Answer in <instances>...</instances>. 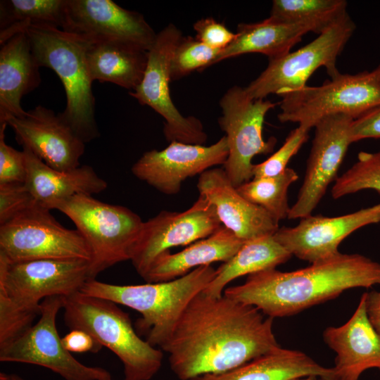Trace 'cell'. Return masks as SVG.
Returning a JSON list of instances; mask_svg holds the SVG:
<instances>
[{
	"instance_id": "e0dca14e",
	"label": "cell",
	"mask_w": 380,
	"mask_h": 380,
	"mask_svg": "<svg viewBox=\"0 0 380 380\" xmlns=\"http://www.w3.org/2000/svg\"><path fill=\"white\" fill-rule=\"evenodd\" d=\"M87 41H120L149 50L157 33L141 13L111 0H66L61 29Z\"/></svg>"
},
{
	"instance_id": "7bdbcfd3",
	"label": "cell",
	"mask_w": 380,
	"mask_h": 380,
	"mask_svg": "<svg viewBox=\"0 0 380 380\" xmlns=\"http://www.w3.org/2000/svg\"><path fill=\"white\" fill-rule=\"evenodd\" d=\"M378 66H379V68H380V64H379Z\"/></svg>"
},
{
	"instance_id": "3957f363",
	"label": "cell",
	"mask_w": 380,
	"mask_h": 380,
	"mask_svg": "<svg viewBox=\"0 0 380 380\" xmlns=\"http://www.w3.org/2000/svg\"><path fill=\"white\" fill-rule=\"evenodd\" d=\"M211 265L197 267L173 280L137 285H117L89 279L80 291L111 300L139 312L137 333L145 334L151 346L162 348L170 339L190 302L213 279Z\"/></svg>"
},
{
	"instance_id": "9a60e30c",
	"label": "cell",
	"mask_w": 380,
	"mask_h": 380,
	"mask_svg": "<svg viewBox=\"0 0 380 380\" xmlns=\"http://www.w3.org/2000/svg\"><path fill=\"white\" fill-rule=\"evenodd\" d=\"M353 120L346 115H331L320 119L315 125V137L305 178L296 201L290 208L289 219L310 215L330 183L336 179L351 144L349 129Z\"/></svg>"
},
{
	"instance_id": "7c38bea8",
	"label": "cell",
	"mask_w": 380,
	"mask_h": 380,
	"mask_svg": "<svg viewBox=\"0 0 380 380\" xmlns=\"http://www.w3.org/2000/svg\"><path fill=\"white\" fill-rule=\"evenodd\" d=\"M182 37L181 31L174 24H169L157 33L148 51L144 77L129 94L164 118L163 132L167 141L203 145L208 137L201 120L194 116H183L170 96L171 61Z\"/></svg>"
},
{
	"instance_id": "836d02e7",
	"label": "cell",
	"mask_w": 380,
	"mask_h": 380,
	"mask_svg": "<svg viewBox=\"0 0 380 380\" xmlns=\"http://www.w3.org/2000/svg\"><path fill=\"white\" fill-rule=\"evenodd\" d=\"M310 129L298 125L292 130L283 145L265 161L253 164V178L272 177L281 173L291 158L295 156L308 138Z\"/></svg>"
},
{
	"instance_id": "e575fe53",
	"label": "cell",
	"mask_w": 380,
	"mask_h": 380,
	"mask_svg": "<svg viewBox=\"0 0 380 380\" xmlns=\"http://www.w3.org/2000/svg\"><path fill=\"white\" fill-rule=\"evenodd\" d=\"M36 203L25 182L0 183V225Z\"/></svg>"
},
{
	"instance_id": "ba28073f",
	"label": "cell",
	"mask_w": 380,
	"mask_h": 380,
	"mask_svg": "<svg viewBox=\"0 0 380 380\" xmlns=\"http://www.w3.org/2000/svg\"><path fill=\"white\" fill-rule=\"evenodd\" d=\"M281 122H297L310 129L322 118L337 114L355 119L380 105V68L350 75L339 73L317 87L281 91L279 94Z\"/></svg>"
},
{
	"instance_id": "74e56055",
	"label": "cell",
	"mask_w": 380,
	"mask_h": 380,
	"mask_svg": "<svg viewBox=\"0 0 380 380\" xmlns=\"http://www.w3.org/2000/svg\"><path fill=\"white\" fill-rule=\"evenodd\" d=\"M349 138L351 144L365 139L380 138V105L353 120Z\"/></svg>"
},
{
	"instance_id": "4dcf8cb0",
	"label": "cell",
	"mask_w": 380,
	"mask_h": 380,
	"mask_svg": "<svg viewBox=\"0 0 380 380\" xmlns=\"http://www.w3.org/2000/svg\"><path fill=\"white\" fill-rule=\"evenodd\" d=\"M298 178L294 170L286 167L277 175L253 178L236 189L246 199L264 208L279 222L288 218L291 208L288 189Z\"/></svg>"
},
{
	"instance_id": "ffe728a7",
	"label": "cell",
	"mask_w": 380,
	"mask_h": 380,
	"mask_svg": "<svg viewBox=\"0 0 380 380\" xmlns=\"http://www.w3.org/2000/svg\"><path fill=\"white\" fill-rule=\"evenodd\" d=\"M197 188L215 207L222 226L242 241L272 235L279 229V222L264 208L240 194L223 168H210L200 175Z\"/></svg>"
},
{
	"instance_id": "83f0119b",
	"label": "cell",
	"mask_w": 380,
	"mask_h": 380,
	"mask_svg": "<svg viewBox=\"0 0 380 380\" xmlns=\"http://www.w3.org/2000/svg\"><path fill=\"white\" fill-rule=\"evenodd\" d=\"M291 256L273 234L246 241L234 255L216 270L215 277L203 293L213 298L221 297L226 286L234 279L275 268Z\"/></svg>"
},
{
	"instance_id": "44dd1931",
	"label": "cell",
	"mask_w": 380,
	"mask_h": 380,
	"mask_svg": "<svg viewBox=\"0 0 380 380\" xmlns=\"http://www.w3.org/2000/svg\"><path fill=\"white\" fill-rule=\"evenodd\" d=\"M323 338L336 353L333 368L338 380H359L370 368L380 371V337L367 319L364 293L351 317L326 328Z\"/></svg>"
},
{
	"instance_id": "603a6c76",
	"label": "cell",
	"mask_w": 380,
	"mask_h": 380,
	"mask_svg": "<svg viewBox=\"0 0 380 380\" xmlns=\"http://www.w3.org/2000/svg\"><path fill=\"white\" fill-rule=\"evenodd\" d=\"M39 68L26 32L14 35L1 45L0 125L25 113L21 99L41 83Z\"/></svg>"
},
{
	"instance_id": "4316f807",
	"label": "cell",
	"mask_w": 380,
	"mask_h": 380,
	"mask_svg": "<svg viewBox=\"0 0 380 380\" xmlns=\"http://www.w3.org/2000/svg\"><path fill=\"white\" fill-rule=\"evenodd\" d=\"M309 32L303 25L283 23L270 17L258 23L239 24L236 37L220 52L212 65L249 53L264 54L269 60L281 57L290 53Z\"/></svg>"
},
{
	"instance_id": "8992f818",
	"label": "cell",
	"mask_w": 380,
	"mask_h": 380,
	"mask_svg": "<svg viewBox=\"0 0 380 380\" xmlns=\"http://www.w3.org/2000/svg\"><path fill=\"white\" fill-rule=\"evenodd\" d=\"M63 318L71 329L91 334L116 355L124 366V380H150L162 367V350L142 339L129 314L118 304L77 291L64 297Z\"/></svg>"
},
{
	"instance_id": "30bf717a",
	"label": "cell",
	"mask_w": 380,
	"mask_h": 380,
	"mask_svg": "<svg viewBox=\"0 0 380 380\" xmlns=\"http://www.w3.org/2000/svg\"><path fill=\"white\" fill-rule=\"evenodd\" d=\"M355 25L346 13L341 19L319 34L309 44L281 57L269 60L267 67L246 87L248 96L264 99L272 94L299 89L319 68H326L333 78L340 72L336 64L338 56L353 35Z\"/></svg>"
},
{
	"instance_id": "2e32d148",
	"label": "cell",
	"mask_w": 380,
	"mask_h": 380,
	"mask_svg": "<svg viewBox=\"0 0 380 380\" xmlns=\"http://www.w3.org/2000/svg\"><path fill=\"white\" fill-rule=\"evenodd\" d=\"M228 153L225 136L210 146L173 141L164 149L145 152L132 165V172L160 192L175 195L187 178L224 165Z\"/></svg>"
},
{
	"instance_id": "5b68a950",
	"label": "cell",
	"mask_w": 380,
	"mask_h": 380,
	"mask_svg": "<svg viewBox=\"0 0 380 380\" xmlns=\"http://www.w3.org/2000/svg\"><path fill=\"white\" fill-rule=\"evenodd\" d=\"M25 32L39 67L53 70L63 85L66 106L61 119L84 143L99 137L86 41L50 25L30 26Z\"/></svg>"
},
{
	"instance_id": "484cf974",
	"label": "cell",
	"mask_w": 380,
	"mask_h": 380,
	"mask_svg": "<svg viewBox=\"0 0 380 380\" xmlns=\"http://www.w3.org/2000/svg\"><path fill=\"white\" fill-rule=\"evenodd\" d=\"M85 41L86 61L93 82H110L133 91L139 85L148 50L125 42Z\"/></svg>"
},
{
	"instance_id": "b9f144b4",
	"label": "cell",
	"mask_w": 380,
	"mask_h": 380,
	"mask_svg": "<svg viewBox=\"0 0 380 380\" xmlns=\"http://www.w3.org/2000/svg\"><path fill=\"white\" fill-rule=\"evenodd\" d=\"M317 379L316 377L308 376V377L301 378V379H296V380H317Z\"/></svg>"
},
{
	"instance_id": "6da1fadb",
	"label": "cell",
	"mask_w": 380,
	"mask_h": 380,
	"mask_svg": "<svg viewBox=\"0 0 380 380\" xmlns=\"http://www.w3.org/2000/svg\"><path fill=\"white\" fill-rule=\"evenodd\" d=\"M272 325L273 318L265 317L254 306L201 292L162 350L181 380L220 374L279 347Z\"/></svg>"
},
{
	"instance_id": "277c9868",
	"label": "cell",
	"mask_w": 380,
	"mask_h": 380,
	"mask_svg": "<svg viewBox=\"0 0 380 380\" xmlns=\"http://www.w3.org/2000/svg\"><path fill=\"white\" fill-rule=\"evenodd\" d=\"M90 279L89 261L35 260L10 262L0 259V324L25 331L41 313V300L80 291Z\"/></svg>"
},
{
	"instance_id": "7402d4cb",
	"label": "cell",
	"mask_w": 380,
	"mask_h": 380,
	"mask_svg": "<svg viewBox=\"0 0 380 380\" xmlns=\"http://www.w3.org/2000/svg\"><path fill=\"white\" fill-rule=\"evenodd\" d=\"M26 162L25 183L35 201L49 210L80 194L92 196L103 191L108 183L89 165L61 171L47 165L32 152L23 148Z\"/></svg>"
},
{
	"instance_id": "7a4b0ae2",
	"label": "cell",
	"mask_w": 380,
	"mask_h": 380,
	"mask_svg": "<svg viewBox=\"0 0 380 380\" xmlns=\"http://www.w3.org/2000/svg\"><path fill=\"white\" fill-rule=\"evenodd\" d=\"M380 284V264L360 254L341 253L292 272L275 268L248 276L224 295L255 307L267 317H283L335 298L344 291Z\"/></svg>"
},
{
	"instance_id": "f1b7e54d",
	"label": "cell",
	"mask_w": 380,
	"mask_h": 380,
	"mask_svg": "<svg viewBox=\"0 0 380 380\" xmlns=\"http://www.w3.org/2000/svg\"><path fill=\"white\" fill-rule=\"evenodd\" d=\"M66 0H1L0 45L33 25L62 29L65 20Z\"/></svg>"
},
{
	"instance_id": "f546056e",
	"label": "cell",
	"mask_w": 380,
	"mask_h": 380,
	"mask_svg": "<svg viewBox=\"0 0 380 380\" xmlns=\"http://www.w3.org/2000/svg\"><path fill=\"white\" fill-rule=\"evenodd\" d=\"M345 0H274L270 17L320 34L347 13Z\"/></svg>"
},
{
	"instance_id": "8fae6325",
	"label": "cell",
	"mask_w": 380,
	"mask_h": 380,
	"mask_svg": "<svg viewBox=\"0 0 380 380\" xmlns=\"http://www.w3.org/2000/svg\"><path fill=\"white\" fill-rule=\"evenodd\" d=\"M221 129L226 133L228 156L224 170L237 188L253 179L252 160L256 155L272 152L274 137L265 141L262 137L265 118L276 103L269 100L251 99L244 88H229L220 101Z\"/></svg>"
},
{
	"instance_id": "ac0fdd59",
	"label": "cell",
	"mask_w": 380,
	"mask_h": 380,
	"mask_svg": "<svg viewBox=\"0 0 380 380\" xmlns=\"http://www.w3.org/2000/svg\"><path fill=\"white\" fill-rule=\"evenodd\" d=\"M380 222V203L337 217L312 215L293 227H281L274 239L292 255L314 263L332 258L338 246L353 232Z\"/></svg>"
},
{
	"instance_id": "9c48e42d",
	"label": "cell",
	"mask_w": 380,
	"mask_h": 380,
	"mask_svg": "<svg viewBox=\"0 0 380 380\" xmlns=\"http://www.w3.org/2000/svg\"><path fill=\"white\" fill-rule=\"evenodd\" d=\"M37 202L0 225V259L10 262L81 259L90 262L89 248L77 229L61 225Z\"/></svg>"
},
{
	"instance_id": "8d00e7d4",
	"label": "cell",
	"mask_w": 380,
	"mask_h": 380,
	"mask_svg": "<svg viewBox=\"0 0 380 380\" xmlns=\"http://www.w3.org/2000/svg\"><path fill=\"white\" fill-rule=\"evenodd\" d=\"M194 29L196 32L195 37L199 42L215 49L222 50L236 37V33L213 18L198 20L194 23Z\"/></svg>"
},
{
	"instance_id": "f35d334b",
	"label": "cell",
	"mask_w": 380,
	"mask_h": 380,
	"mask_svg": "<svg viewBox=\"0 0 380 380\" xmlns=\"http://www.w3.org/2000/svg\"><path fill=\"white\" fill-rule=\"evenodd\" d=\"M64 348L70 353H98L102 346L94 337L81 329H71L61 338Z\"/></svg>"
},
{
	"instance_id": "d590c367",
	"label": "cell",
	"mask_w": 380,
	"mask_h": 380,
	"mask_svg": "<svg viewBox=\"0 0 380 380\" xmlns=\"http://www.w3.org/2000/svg\"><path fill=\"white\" fill-rule=\"evenodd\" d=\"M7 124L0 125V183L25 182L26 162L23 151H18L5 141Z\"/></svg>"
},
{
	"instance_id": "4fadbf2b",
	"label": "cell",
	"mask_w": 380,
	"mask_h": 380,
	"mask_svg": "<svg viewBox=\"0 0 380 380\" xmlns=\"http://www.w3.org/2000/svg\"><path fill=\"white\" fill-rule=\"evenodd\" d=\"M63 304V296L43 300L38 322L15 339L0 347V361L44 367L65 380H112L108 371L82 364L63 346L56 319Z\"/></svg>"
},
{
	"instance_id": "d6a6232c",
	"label": "cell",
	"mask_w": 380,
	"mask_h": 380,
	"mask_svg": "<svg viewBox=\"0 0 380 380\" xmlns=\"http://www.w3.org/2000/svg\"><path fill=\"white\" fill-rule=\"evenodd\" d=\"M222 50L215 49L191 36L182 37L171 61V80L180 79L195 70L212 65Z\"/></svg>"
},
{
	"instance_id": "1f68e13d",
	"label": "cell",
	"mask_w": 380,
	"mask_h": 380,
	"mask_svg": "<svg viewBox=\"0 0 380 380\" xmlns=\"http://www.w3.org/2000/svg\"><path fill=\"white\" fill-rule=\"evenodd\" d=\"M365 189L380 194V151L360 152L357 162L336 179L331 192L337 199Z\"/></svg>"
},
{
	"instance_id": "d4e9b609",
	"label": "cell",
	"mask_w": 380,
	"mask_h": 380,
	"mask_svg": "<svg viewBox=\"0 0 380 380\" xmlns=\"http://www.w3.org/2000/svg\"><path fill=\"white\" fill-rule=\"evenodd\" d=\"M245 241L222 226L210 236L197 241L184 250L161 253L143 278L148 283L163 282L182 277L191 270L215 262H226Z\"/></svg>"
},
{
	"instance_id": "cb8c5ba5",
	"label": "cell",
	"mask_w": 380,
	"mask_h": 380,
	"mask_svg": "<svg viewBox=\"0 0 380 380\" xmlns=\"http://www.w3.org/2000/svg\"><path fill=\"white\" fill-rule=\"evenodd\" d=\"M314 376L338 380L333 367H324L305 353L280 346L229 372L191 380H296Z\"/></svg>"
},
{
	"instance_id": "ab89813d",
	"label": "cell",
	"mask_w": 380,
	"mask_h": 380,
	"mask_svg": "<svg viewBox=\"0 0 380 380\" xmlns=\"http://www.w3.org/2000/svg\"><path fill=\"white\" fill-rule=\"evenodd\" d=\"M367 319L380 337V291L364 293Z\"/></svg>"
},
{
	"instance_id": "5bb4252c",
	"label": "cell",
	"mask_w": 380,
	"mask_h": 380,
	"mask_svg": "<svg viewBox=\"0 0 380 380\" xmlns=\"http://www.w3.org/2000/svg\"><path fill=\"white\" fill-rule=\"evenodd\" d=\"M222 227L215 207L199 195L184 211L163 210L144 222L130 260L144 278L161 253L207 238Z\"/></svg>"
},
{
	"instance_id": "d6986e66",
	"label": "cell",
	"mask_w": 380,
	"mask_h": 380,
	"mask_svg": "<svg viewBox=\"0 0 380 380\" xmlns=\"http://www.w3.org/2000/svg\"><path fill=\"white\" fill-rule=\"evenodd\" d=\"M18 143L51 167L66 171L79 167L84 142L51 109L37 106L22 117L6 121Z\"/></svg>"
},
{
	"instance_id": "60d3db41",
	"label": "cell",
	"mask_w": 380,
	"mask_h": 380,
	"mask_svg": "<svg viewBox=\"0 0 380 380\" xmlns=\"http://www.w3.org/2000/svg\"><path fill=\"white\" fill-rule=\"evenodd\" d=\"M0 380H25L16 374H8L4 372L0 373Z\"/></svg>"
},
{
	"instance_id": "52a82bcc",
	"label": "cell",
	"mask_w": 380,
	"mask_h": 380,
	"mask_svg": "<svg viewBox=\"0 0 380 380\" xmlns=\"http://www.w3.org/2000/svg\"><path fill=\"white\" fill-rule=\"evenodd\" d=\"M56 210L72 221L89 248L90 279L117 263L131 260L144 224L137 213L86 194L67 199Z\"/></svg>"
}]
</instances>
